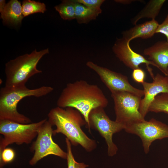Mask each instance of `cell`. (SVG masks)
<instances>
[{"instance_id":"484cf974","label":"cell","mask_w":168,"mask_h":168,"mask_svg":"<svg viewBox=\"0 0 168 168\" xmlns=\"http://www.w3.org/2000/svg\"><path fill=\"white\" fill-rule=\"evenodd\" d=\"M115 2L124 4H129L135 1L133 0H116Z\"/></svg>"},{"instance_id":"4fadbf2b","label":"cell","mask_w":168,"mask_h":168,"mask_svg":"<svg viewBox=\"0 0 168 168\" xmlns=\"http://www.w3.org/2000/svg\"><path fill=\"white\" fill-rule=\"evenodd\" d=\"M143 54L165 76H167L168 68V42L159 41L144 49Z\"/></svg>"},{"instance_id":"44dd1931","label":"cell","mask_w":168,"mask_h":168,"mask_svg":"<svg viewBox=\"0 0 168 168\" xmlns=\"http://www.w3.org/2000/svg\"><path fill=\"white\" fill-rule=\"evenodd\" d=\"M65 142L67 149V157L68 168H86L88 165L83 163H79L75 160L73 155L71 148V144L69 140L67 138Z\"/></svg>"},{"instance_id":"ba28073f","label":"cell","mask_w":168,"mask_h":168,"mask_svg":"<svg viewBox=\"0 0 168 168\" xmlns=\"http://www.w3.org/2000/svg\"><path fill=\"white\" fill-rule=\"evenodd\" d=\"M104 108H97L92 110L89 116L90 127L97 130L105 139L108 146V154L112 156L115 155L118 148L112 140L113 135L124 129L123 124L111 120L106 114Z\"/></svg>"},{"instance_id":"8992f818","label":"cell","mask_w":168,"mask_h":168,"mask_svg":"<svg viewBox=\"0 0 168 168\" xmlns=\"http://www.w3.org/2000/svg\"><path fill=\"white\" fill-rule=\"evenodd\" d=\"M111 95L114 102L116 121L123 124L126 128L146 120L139 111L141 97L125 91L112 92Z\"/></svg>"},{"instance_id":"d4e9b609","label":"cell","mask_w":168,"mask_h":168,"mask_svg":"<svg viewBox=\"0 0 168 168\" xmlns=\"http://www.w3.org/2000/svg\"><path fill=\"white\" fill-rule=\"evenodd\" d=\"M156 33H161L164 35L168 42V14L162 23L159 24L156 32Z\"/></svg>"},{"instance_id":"9c48e42d","label":"cell","mask_w":168,"mask_h":168,"mask_svg":"<svg viewBox=\"0 0 168 168\" xmlns=\"http://www.w3.org/2000/svg\"><path fill=\"white\" fill-rule=\"evenodd\" d=\"M124 130L140 137L146 154L149 152L154 141L168 138V125L153 118L128 125Z\"/></svg>"},{"instance_id":"ffe728a7","label":"cell","mask_w":168,"mask_h":168,"mask_svg":"<svg viewBox=\"0 0 168 168\" xmlns=\"http://www.w3.org/2000/svg\"><path fill=\"white\" fill-rule=\"evenodd\" d=\"M148 111L168 114V93H162L157 96L150 105Z\"/></svg>"},{"instance_id":"e0dca14e","label":"cell","mask_w":168,"mask_h":168,"mask_svg":"<svg viewBox=\"0 0 168 168\" xmlns=\"http://www.w3.org/2000/svg\"><path fill=\"white\" fill-rule=\"evenodd\" d=\"M73 1L75 3V19L79 24H87L96 19L102 12V10H93Z\"/></svg>"},{"instance_id":"30bf717a","label":"cell","mask_w":168,"mask_h":168,"mask_svg":"<svg viewBox=\"0 0 168 168\" xmlns=\"http://www.w3.org/2000/svg\"><path fill=\"white\" fill-rule=\"evenodd\" d=\"M86 65L98 75L102 82L111 93L125 91L133 93L141 97L143 96V90L136 88L132 85L126 76L99 66L91 61L87 62Z\"/></svg>"},{"instance_id":"52a82bcc","label":"cell","mask_w":168,"mask_h":168,"mask_svg":"<svg viewBox=\"0 0 168 168\" xmlns=\"http://www.w3.org/2000/svg\"><path fill=\"white\" fill-rule=\"evenodd\" d=\"M52 127L47 119L40 127L36 139L30 147L31 151H34V154L29 161L30 165L34 166L43 158L51 155L67 159V153L53 141Z\"/></svg>"},{"instance_id":"83f0119b","label":"cell","mask_w":168,"mask_h":168,"mask_svg":"<svg viewBox=\"0 0 168 168\" xmlns=\"http://www.w3.org/2000/svg\"><path fill=\"white\" fill-rule=\"evenodd\" d=\"M167 76H168V70H167Z\"/></svg>"},{"instance_id":"3957f363","label":"cell","mask_w":168,"mask_h":168,"mask_svg":"<svg viewBox=\"0 0 168 168\" xmlns=\"http://www.w3.org/2000/svg\"><path fill=\"white\" fill-rule=\"evenodd\" d=\"M54 90L50 86H43L30 89L26 86L14 88L2 87L0 90V121L9 120L21 124L32 123L31 119L17 110V105L24 98L46 96Z\"/></svg>"},{"instance_id":"6da1fadb","label":"cell","mask_w":168,"mask_h":168,"mask_svg":"<svg viewBox=\"0 0 168 168\" xmlns=\"http://www.w3.org/2000/svg\"><path fill=\"white\" fill-rule=\"evenodd\" d=\"M108 101L101 88L84 80L68 83L62 90L57 101L58 106L72 107L78 111L84 118L90 130V113L93 109L105 108Z\"/></svg>"},{"instance_id":"d6986e66","label":"cell","mask_w":168,"mask_h":168,"mask_svg":"<svg viewBox=\"0 0 168 168\" xmlns=\"http://www.w3.org/2000/svg\"><path fill=\"white\" fill-rule=\"evenodd\" d=\"M21 6L24 17L36 13H44L46 11L44 3L34 0H24Z\"/></svg>"},{"instance_id":"7402d4cb","label":"cell","mask_w":168,"mask_h":168,"mask_svg":"<svg viewBox=\"0 0 168 168\" xmlns=\"http://www.w3.org/2000/svg\"><path fill=\"white\" fill-rule=\"evenodd\" d=\"M15 157V152L12 149L7 147L5 148L0 153V168H2L5 165L13 161Z\"/></svg>"},{"instance_id":"7c38bea8","label":"cell","mask_w":168,"mask_h":168,"mask_svg":"<svg viewBox=\"0 0 168 168\" xmlns=\"http://www.w3.org/2000/svg\"><path fill=\"white\" fill-rule=\"evenodd\" d=\"M142 85L144 97L142 99L139 111L145 118L148 112V108L155 98L160 94L168 93V76L157 73L152 82L144 81Z\"/></svg>"},{"instance_id":"4316f807","label":"cell","mask_w":168,"mask_h":168,"mask_svg":"<svg viewBox=\"0 0 168 168\" xmlns=\"http://www.w3.org/2000/svg\"><path fill=\"white\" fill-rule=\"evenodd\" d=\"M6 3L5 0H0V12H1L3 10Z\"/></svg>"},{"instance_id":"cb8c5ba5","label":"cell","mask_w":168,"mask_h":168,"mask_svg":"<svg viewBox=\"0 0 168 168\" xmlns=\"http://www.w3.org/2000/svg\"><path fill=\"white\" fill-rule=\"evenodd\" d=\"M132 76L133 80L137 83L142 84L145 81V72L140 68L133 70Z\"/></svg>"},{"instance_id":"5bb4252c","label":"cell","mask_w":168,"mask_h":168,"mask_svg":"<svg viewBox=\"0 0 168 168\" xmlns=\"http://www.w3.org/2000/svg\"><path fill=\"white\" fill-rule=\"evenodd\" d=\"M159 24L155 19L135 25L134 27L122 32V37L130 42L132 40L140 38L147 39L153 36Z\"/></svg>"},{"instance_id":"2e32d148","label":"cell","mask_w":168,"mask_h":168,"mask_svg":"<svg viewBox=\"0 0 168 168\" xmlns=\"http://www.w3.org/2000/svg\"><path fill=\"white\" fill-rule=\"evenodd\" d=\"M166 1L165 0H150L144 7L131 19V23L136 25L139 20L144 18L155 19Z\"/></svg>"},{"instance_id":"7a4b0ae2","label":"cell","mask_w":168,"mask_h":168,"mask_svg":"<svg viewBox=\"0 0 168 168\" xmlns=\"http://www.w3.org/2000/svg\"><path fill=\"white\" fill-rule=\"evenodd\" d=\"M77 110L72 107L58 106L52 109L48 114V121L56 128L53 134L61 133L66 137L71 144H79L90 152L96 146L95 141L89 138L83 132L81 126L86 124L84 118Z\"/></svg>"},{"instance_id":"277c9868","label":"cell","mask_w":168,"mask_h":168,"mask_svg":"<svg viewBox=\"0 0 168 168\" xmlns=\"http://www.w3.org/2000/svg\"><path fill=\"white\" fill-rule=\"evenodd\" d=\"M48 48L30 54H26L11 60L5 64V86L14 88L26 86L28 80L33 76L42 72L37 68V64L45 54H49Z\"/></svg>"},{"instance_id":"8fae6325","label":"cell","mask_w":168,"mask_h":168,"mask_svg":"<svg viewBox=\"0 0 168 168\" xmlns=\"http://www.w3.org/2000/svg\"><path fill=\"white\" fill-rule=\"evenodd\" d=\"M130 41L122 37L117 39L112 47L116 56L127 67L132 70L140 68L142 64H145L152 79L154 77L152 68L150 65L156 67L151 61L143 56L134 51L130 47Z\"/></svg>"},{"instance_id":"9a60e30c","label":"cell","mask_w":168,"mask_h":168,"mask_svg":"<svg viewBox=\"0 0 168 168\" xmlns=\"http://www.w3.org/2000/svg\"><path fill=\"white\" fill-rule=\"evenodd\" d=\"M24 17L21 2L17 0L9 1L1 12V18L3 21L13 25L21 24Z\"/></svg>"},{"instance_id":"ac0fdd59","label":"cell","mask_w":168,"mask_h":168,"mask_svg":"<svg viewBox=\"0 0 168 168\" xmlns=\"http://www.w3.org/2000/svg\"><path fill=\"white\" fill-rule=\"evenodd\" d=\"M61 18L64 20L75 19V3L73 0H64L54 7Z\"/></svg>"},{"instance_id":"5b68a950","label":"cell","mask_w":168,"mask_h":168,"mask_svg":"<svg viewBox=\"0 0 168 168\" xmlns=\"http://www.w3.org/2000/svg\"><path fill=\"white\" fill-rule=\"evenodd\" d=\"M28 124H21L8 120L0 121V153L8 145L29 144L38 135L39 130L47 120Z\"/></svg>"},{"instance_id":"603a6c76","label":"cell","mask_w":168,"mask_h":168,"mask_svg":"<svg viewBox=\"0 0 168 168\" xmlns=\"http://www.w3.org/2000/svg\"><path fill=\"white\" fill-rule=\"evenodd\" d=\"M77 3L95 10H101L100 7L105 2L104 0H74Z\"/></svg>"}]
</instances>
